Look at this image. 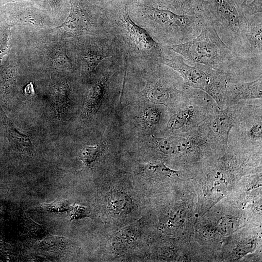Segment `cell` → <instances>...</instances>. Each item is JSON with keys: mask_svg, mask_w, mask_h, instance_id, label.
I'll list each match as a JSON object with an SVG mask.
<instances>
[{"mask_svg": "<svg viewBox=\"0 0 262 262\" xmlns=\"http://www.w3.org/2000/svg\"><path fill=\"white\" fill-rule=\"evenodd\" d=\"M262 76L250 81L229 82L225 89L224 100L236 103L242 100L261 98Z\"/></svg>", "mask_w": 262, "mask_h": 262, "instance_id": "52a82bcc", "label": "cell"}, {"mask_svg": "<svg viewBox=\"0 0 262 262\" xmlns=\"http://www.w3.org/2000/svg\"><path fill=\"white\" fill-rule=\"evenodd\" d=\"M203 15L229 49L250 58L246 46V19L236 0H208Z\"/></svg>", "mask_w": 262, "mask_h": 262, "instance_id": "3957f363", "label": "cell"}, {"mask_svg": "<svg viewBox=\"0 0 262 262\" xmlns=\"http://www.w3.org/2000/svg\"><path fill=\"white\" fill-rule=\"evenodd\" d=\"M113 21L114 32H115L118 41L116 42L121 44L127 56L160 63L163 45L156 42L146 29L131 18L126 5L121 9L115 21Z\"/></svg>", "mask_w": 262, "mask_h": 262, "instance_id": "5b68a950", "label": "cell"}, {"mask_svg": "<svg viewBox=\"0 0 262 262\" xmlns=\"http://www.w3.org/2000/svg\"><path fill=\"white\" fill-rule=\"evenodd\" d=\"M15 68L12 66L0 67V77L7 85L14 86L15 84Z\"/></svg>", "mask_w": 262, "mask_h": 262, "instance_id": "d6986e66", "label": "cell"}, {"mask_svg": "<svg viewBox=\"0 0 262 262\" xmlns=\"http://www.w3.org/2000/svg\"><path fill=\"white\" fill-rule=\"evenodd\" d=\"M196 111L193 106H187L173 115L167 123V128L177 131L187 127L194 121Z\"/></svg>", "mask_w": 262, "mask_h": 262, "instance_id": "4fadbf2b", "label": "cell"}, {"mask_svg": "<svg viewBox=\"0 0 262 262\" xmlns=\"http://www.w3.org/2000/svg\"><path fill=\"white\" fill-rule=\"evenodd\" d=\"M142 118L147 126L154 127L157 126L161 121V113L156 107H148L144 111Z\"/></svg>", "mask_w": 262, "mask_h": 262, "instance_id": "e0dca14e", "label": "cell"}, {"mask_svg": "<svg viewBox=\"0 0 262 262\" xmlns=\"http://www.w3.org/2000/svg\"><path fill=\"white\" fill-rule=\"evenodd\" d=\"M36 0H1L0 5H4L10 2L16 3L23 1H33Z\"/></svg>", "mask_w": 262, "mask_h": 262, "instance_id": "d4e9b609", "label": "cell"}, {"mask_svg": "<svg viewBox=\"0 0 262 262\" xmlns=\"http://www.w3.org/2000/svg\"><path fill=\"white\" fill-rule=\"evenodd\" d=\"M110 209L116 214L127 213L131 209L132 201L129 196L120 191H114L109 199Z\"/></svg>", "mask_w": 262, "mask_h": 262, "instance_id": "9a60e30c", "label": "cell"}, {"mask_svg": "<svg viewBox=\"0 0 262 262\" xmlns=\"http://www.w3.org/2000/svg\"><path fill=\"white\" fill-rule=\"evenodd\" d=\"M248 137L251 140H261L262 136V123L261 119L254 123L247 132Z\"/></svg>", "mask_w": 262, "mask_h": 262, "instance_id": "ffe728a7", "label": "cell"}, {"mask_svg": "<svg viewBox=\"0 0 262 262\" xmlns=\"http://www.w3.org/2000/svg\"><path fill=\"white\" fill-rule=\"evenodd\" d=\"M10 29L8 28L5 32L1 43H0V56L1 58L7 53L9 48V40L10 39Z\"/></svg>", "mask_w": 262, "mask_h": 262, "instance_id": "7402d4cb", "label": "cell"}, {"mask_svg": "<svg viewBox=\"0 0 262 262\" xmlns=\"http://www.w3.org/2000/svg\"><path fill=\"white\" fill-rule=\"evenodd\" d=\"M109 78V74H103L91 86L83 107L84 118L94 115L99 109L108 88Z\"/></svg>", "mask_w": 262, "mask_h": 262, "instance_id": "30bf717a", "label": "cell"}, {"mask_svg": "<svg viewBox=\"0 0 262 262\" xmlns=\"http://www.w3.org/2000/svg\"><path fill=\"white\" fill-rule=\"evenodd\" d=\"M258 0H236L238 5L243 13L254 2Z\"/></svg>", "mask_w": 262, "mask_h": 262, "instance_id": "cb8c5ba5", "label": "cell"}, {"mask_svg": "<svg viewBox=\"0 0 262 262\" xmlns=\"http://www.w3.org/2000/svg\"><path fill=\"white\" fill-rule=\"evenodd\" d=\"M155 139L158 150L168 155L182 153L191 149L193 146L204 144L203 140L200 137L189 134L173 135Z\"/></svg>", "mask_w": 262, "mask_h": 262, "instance_id": "ba28073f", "label": "cell"}, {"mask_svg": "<svg viewBox=\"0 0 262 262\" xmlns=\"http://www.w3.org/2000/svg\"><path fill=\"white\" fill-rule=\"evenodd\" d=\"M154 4L158 5V7L164 8L173 11L175 0H153Z\"/></svg>", "mask_w": 262, "mask_h": 262, "instance_id": "603a6c76", "label": "cell"}, {"mask_svg": "<svg viewBox=\"0 0 262 262\" xmlns=\"http://www.w3.org/2000/svg\"><path fill=\"white\" fill-rule=\"evenodd\" d=\"M233 124V115L229 108L216 110L211 122V130L217 141L221 144H226Z\"/></svg>", "mask_w": 262, "mask_h": 262, "instance_id": "8fae6325", "label": "cell"}, {"mask_svg": "<svg viewBox=\"0 0 262 262\" xmlns=\"http://www.w3.org/2000/svg\"><path fill=\"white\" fill-rule=\"evenodd\" d=\"M163 48L161 63L178 73L187 85L204 92L219 105L223 102L226 85L230 82L227 75L204 65L189 63Z\"/></svg>", "mask_w": 262, "mask_h": 262, "instance_id": "277c9868", "label": "cell"}, {"mask_svg": "<svg viewBox=\"0 0 262 262\" xmlns=\"http://www.w3.org/2000/svg\"><path fill=\"white\" fill-rule=\"evenodd\" d=\"M89 216V212L84 207L76 205L71 210V219H77Z\"/></svg>", "mask_w": 262, "mask_h": 262, "instance_id": "44dd1931", "label": "cell"}, {"mask_svg": "<svg viewBox=\"0 0 262 262\" xmlns=\"http://www.w3.org/2000/svg\"><path fill=\"white\" fill-rule=\"evenodd\" d=\"M101 152V147L99 145L87 146L80 151L79 157L86 165L91 164L96 161Z\"/></svg>", "mask_w": 262, "mask_h": 262, "instance_id": "2e32d148", "label": "cell"}, {"mask_svg": "<svg viewBox=\"0 0 262 262\" xmlns=\"http://www.w3.org/2000/svg\"><path fill=\"white\" fill-rule=\"evenodd\" d=\"M70 9L66 20L57 28L77 35L88 31L93 19L89 3L86 0H69Z\"/></svg>", "mask_w": 262, "mask_h": 262, "instance_id": "8992f818", "label": "cell"}, {"mask_svg": "<svg viewBox=\"0 0 262 262\" xmlns=\"http://www.w3.org/2000/svg\"><path fill=\"white\" fill-rule=\"evenodd\" d=\"M0 116L11 143L18 149L30 152L33 149V146L30 137L16 128L0 107Z\"/></svg>", "mask_w": 262, "mask_h": 262, "instance_id": "7c38bea8", "label": "cell"}, {"mask_svg": "<svg viewBox=\"0 0 262 262\" xmlns=\"http://www.w3.org/2000/svg\"></svg>", "mask_w": 262, "mask_h": 262, "instance_id": "4316f807", "label": "cell"}, {"mask_svg": "<svg viewBox=\"0 0 262 262\" xmlns=\"http://www.w3.org/2000/svg\"><path fill=\"white\" fill-rule=\"evenodd\" d=\"M208 0H175L173 12L184 15L202 14Z\"/></svg>", "mask_w": 262, "mask_h": 262, "instance_id": "5bb4252c", "label": "cell"}, {"mask_svg": "<svg viewBox=\"0 0 262 262\" xmlns=\"http://www.w3.org/2000/svg\"><path fill=\"white\" fill-rule=\"evenodd\" d=\"M163 47L189 63L204 65L227 75L230 82L255 80L262 76V59L247 57L231 50L205 17L196 37L183 43Z\"/></svg>", "mask_w": 262, "mask_h": 262, "instance_id": "6da1fadb", "label": "cell"}, {"mask_svg": "<svg viewBox=\"0 0 262 262\" xmlns=\"http://www.w3.org/2000/svg\"><path fill=\"white\" fill-rule=\"evenodd\" d=\"M25 94L28 97H32L33 95L34 91L31 83L26 86L25 88Z\"/></svg>", "mask_w": 262, "mask_h": 262, "instance_id": "484cf974", "label": "cell"}, {"mask_svg": "<svg viewBox=\"0 0 262 262\" xmlns=\"http://www.w3.org/2000/svg\"><path fill=\"white\" fill-rule=\"evenodd\" d=\"M42 209L53 212H63L69 209V203L64 199H57L49 204H43L40 205Z\"/></svg>", "mask_w": 262, "mask_h": 262, "instance_id": "ac0fdd59", "label": "cell"}, {"mask_svg": "<svg viewBox=\"0 0 262 262\" xmlns=\"http://www.w3.org/2000/svg\"><path fill=\"white\" fill-rule=\"evenodd\" d=\"M245 16L247 21L246 46L248 56L262 59V13Z\"/></svg>", "mask_w": 262, "mask_h": 262, "instance_id": "9c48e42d", "label": "cell"}, {"mask_svg": "<svg viewBox=\"0 0 262 262\" xmlns=\"http://www.w3.org/2000/svg\"><path fill=\"white\" fill-rule=\"evenodd\" d=\"M144 18L146 30L163 45L181 44L195 38L205 22L203 14H179L153 5L145 8Z\"/></svg>", "mask_w": 262, "mask_h": 262, "instance_id": "7a4b0ae2", "label": "cell"}]
</instances>
